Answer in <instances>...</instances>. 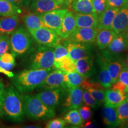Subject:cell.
<instances>
[{"label": "cell", "mask_w": 128, "mask_h": 128, "mask_svg": "<svg viewBox=\"0 0 128 128\" xmlns=\"http://www.w3.org/2000/svg\"><path fill=\"white\" fill-rule=\"evenodd\" d=\"M54 69L24 70L12 77V83L21 93L31 92L44 82L49 72Z\"/></svg>", "instance_id": "6da1fadb"}, {"label": "cell", "mask_w": 128, "mask_h": 128, "mask_svg": "<svg viewBox=\"0 0 128 128\" xmlns=\"http://www.w3.org/2000/svg\"><path fill=\"white\" fill-rule=\"evenodd\" d=\"M2 113V116L15 122H19L24 119V96L12 87L5 89Z\"/></svg>", "instance_id": "7a4b0ae2"}, {"label": "cell", "mask_w": 128, "mask_h": 128, "mask_svg": "<svg viewBox=\"0 0 128 128\" xmlns=\"http://www.w3.org/2000/svg\"><path fill=\"white\" fill-rule=\"evenodd\" d=\"M23 96L25 114L29 119L45 120L55 116V108L45 105L35 96L26 94Z\"/></svg>", "instance_id": "3957f363"}, {"label": "cell", "mask_w": 128, "mask_h": 128, "mask_svg": "<svg viewBox=\"0 0 128 128\" xmlns=\"http://www.w3.org/2000/svg\"><path fill=\"white\" fill-rule=\"evenodd\" d=\"M10 49L15 56H21L29 52L33 46V38L28 29L18 27L10 38Z\"/></svg>", "instance_id": "277c9868"}, {"label": "cell", "mask_w": 128, "mask_h": 128, "mask_svg": "<svg viewBox=\"0 0 128 128\" xmlns=\"http://www.w3.org/2000/svg\"><path fill=\"white\" fill-rule=\"evenodd\" d=\"M28 69H56L54 48L39 44L29 58Z\"/></svg>", "instance_id": "5b68a950"}, {"label": "cell", "mask_w": 128, "mask_h": 128, "mask_svg": "<svg viewBox=\"0 0 128 128\" xmlns=\"http://www.w3.org/2000/svg\"><path fill=\"white\" fill-rule=\"evenodd\" d=\"M28 32L35 42L40 45L54 48L60 42V37L56 32L47 27Z\"/></svg>", "instance_id": "8992f818"}, {"label": "cell", "mask_w": 128, "mask_h": 128, "mask_svg": "<svg viewBox=\"0 0 128 128\" xmlns=\"http://www.w3.org/2000/svg\"><path fill=\"white\" fill-rule=\"evenodd\" d=\"M39 88L43 90L60 89L68 92L66 72L59 69H54L49 72Z\"/></svg>", "instance_id": "52a82bcc"}, {"label": "cell", "mask_w": 128, "mask_h": 128, "mask_svg": "<svg viewBox=\"0 0 128 128\" xmlns=\"http://www.w3.org/2000/svg\"><path fill=\"white\" fill-rule=\"evenodd\" d=\"M128 48L124 32L117 34L108 47L104 49L102 56L106 60L121 58V55Z\"/></svg>", "instance_id": "ba28073f"}, {"label": "cell", "mask_w": 128, "mask_h": 128, "mask_svg": "<svg viewBox=\"0 0 128 128\" xmlns=\"http://www.w3.org/2000/svg\"><path fill=\"white\" fill-rule=\"evenodd\" d=\"M64 45L66 48L69 56L75 61L92 56V44L76 42L66 40Z\"/></svg>", "instance_id": "9c48e42d"}, {"label": "cell", "mask_w": 128, "mask_h": 128, "mask_svg": "<svg viewBox=\"0 0 128 128\" xmlns=\"http://www.w3.org/2000/svg\"><path fill=\"white\" fill-rule=\"evenodd\" d=\"M68 11L67 8L56 9L42 14L40 16L47 28L54 30L58 33L61 27L64 16Z\"/></svg>", "instance_id": "30bf717a"}, {"label": "cell", "mask_w": 128, "mask_h": 128, "mask_svg": "<svg viewBox=\"0 0 128 128\" xmlns=\"http://www.w3.org/2000/svg\"><path fill=\"white\" fill-rule=\"evenodd\" d=\"M98 29L92 28H76L66 40L76 42L93 44L96 42Z\"/></svg>", "instance_id": "8fae6325"}, {"label": "cell", "mask_w": 128, "mask_h": 128, "mask_svg": "<svg viewBox=\"0 0 128 128\" xmlns=\"http://www.w3.org/2000/svg\"><path fill=\"white\" fill-rule=\"evenodd\" d=\"M65 92H67L60 89H46L35 96L48 107L55 108L60 104L63 94Z\"/></svg>", "instance_id": "7c38bea8"}, {"label": "cell", "mask_w": 128, "mask_h": 128, "mask_svg": "<svg viewBox=\"0 0 128 128\" xmlns=\"http://www.w3.org/2000/svg\"><path fill=\"white\" fill-rule=\"evenodd\" d=\"M83 90L81 86L69 89L66 98L62 103V111L66 112L71 109L79 108L83 104Z\"/></svg>", "instance_id": "4fadbf2b"}, {"label": "cell", "mask_w": 128, "mask_h": 128, "mask_svg": "<svg viewBox=\"0 0 128 128\" xmlns=\"http://www.w3.org/2000/svg\"><path fill=\"white\" fill-rule=\"evenodd\" d=\"M65 4L55 0H31L29 8L32 12L40 15L56 9L62 8Z\"/></svg>", "instance_id": "5bb4252c"}, {"label": "cell", "mask_w": 128, "mask_h": 128, "mask_svg": "<svg viewBox=\"0 0 128 128\" xmlns=\"http://www.w3.org/2000/svg\"><path fill=\"white\" fill-rule=\"evenodd\" d=\"M128 28V2L119 8L113 19L111 29L117 34L125 31Z\"/></svg>", "instance_id": "9a60e30c"}, {"label": "cell", "mask_w": 128, "mask_h": 128, "mask_svg": "<svg viewBox=\"0 0 128 128\" xmlns=\"http://www.w3.org/2000/svg\"><path fill=\"white\" fill-rule=\"evenodd\" d=\"M88 78H86L81 87L84 90L88 91L96 100L99 103H104V100L105 88L99 82L89 81Z\"/></svg>", "instance_id": "2e32d148"}, {"label": "cell", "mask_w": 128, "mask_h": 128, "mask_svg": "<svg viewBox=\"0 0 128 128\" xmlns=\"http://www.w3.org/2000/svg\"><path fill=\"white\" fill-rule=\"evenodd\" d=\"M76 28L75 14L72 12L68 11L64 16L61 27L57 34L61 39H66Z\"/></svg>", "instance_id": "e0dca14e"}, {"label": "cell", "mask_w": 128, "mask_h": 128, "mask_svg": "<svg viewBox=\"0 0 128 128\" xmlns=\"http://www.w3.org/2000/svg\"><path fill=\"white\" fill-rule=\"evenodd\" d=\"M76 71L86 78H89L95 74L93 58L92 56L76 60Z\"/></svg>", "instance_id": "ac0fdd59"}, {"label": "cell", "mask_w": 128, "mask_h": 128, "mask_svg": "<svg viewBox=\"0 0 128 128\" xmlns=\"http://www.w3.org/2000/svg\"><path fill=\"white\" fill-rule=\"evenodd\" d=\"M128 93L114 90L112 89L105 90L104 92V105L113 108H118L127 97Z\"/></svg>", "instance_id": "d6986e66"}, {"label": "cell", "mask_w": 128, "mask_h": 128, "mask_svg": "<svg viewBox=\"0 0 128 128\" xmlns=\"http://www.w3.org/2000/svg\"><path fill=\"white\" fill-rule=\"evenodd\" d=\"M103 59L109 72L112 79V84H113V83L116 82L118 81L120 73L125 66L124 60H123L122 58L114 59V60H106L103 58Z\"/></svg>", "instance_id": "ffe728a7"}, {"label": "cell", "mask_w": 128, "mask_h": 128, "mask_svg": "<svg viewBox=\"0 0 128 128\" xmlns=\"http://www.w3.org/2000/svg\"><path fill=\"white\" fill-rule=\"evenodd\" d=\"M18 15L6 16L0 19V35L12 34L18 27Z\"/></svg>", "instance_id": "44dd1931"}, {"label": "cell", "mask_w": 128, "mask_h": 128, "mask_svg": "<svg viewBox=\"0 0 128 128\" xmlns=\"http://www.w3.org/2000/svg\"><path fill=\"white\" fill-rule=\"evenodd\" d=\"M119 8H118L108 7L104 12L98 16V23H97V28L98 30L111 29L112 23L113 19L118 12Z\"/></svg>", "instance_id": "7402d4cb"}, {"label": "cell", "mask_w": 128, "mask_h": 128, "mask_svg": "<svg viewBox=\"0 0 128 128\" xmlns=\"http://www.w3.org/2000/svg\"><path fill=\"white\" fill-rule=\"evenodd\" d=\"M76 28H97L98 23V15L95 12L92 13H77L75 14Z\"/></svg>", "instance_id": "603a6c76"}, {"label": "cell", "mask_w": 128, "mask_h": 128, "mask_svg": "<svg viewBox=\"0 0 128 128\" xmlns=\"http://www.w3.org/2000/svg\"><path fill=\"white\" fill-rule=\"evenodd\" d=\"M117 33L112 29L98 30L96 36V44L100 50H103L110 44L112 40L117 36Z\"/></svg>", "instance_id": "cb8c5ba5"}, {"label": "cell", "mask_w": 128, "mask_h": 128, "mask_svg": "<svg viewBox=\"0 0 128 128\" xmlns=\"http://www.w3.org/2000/svg\"><path fill=\"white\" fill-rule=\"evenodd\" d=\"M22 20L28 31L46 27L40 15L32 12L24 15Z\"/></svg>", "instance_id": "d4e9b609"}, {"label": "cell", "mask_w": 128, "mask_h": 128, "mask_svg": "<svg viewBox=\"0 0 128 128\" xmlns=\"http://www.w3.org/2000/svg\"><path fill=\"white\" fill-rule=\"evenodd\" d=\"M103 123L108 127L116 128L119 126L116 108L104 105L102 111Z\"/></svg>", "instance_id": "484cf974"}, {"label": "cell", "mask_w": 128, "mask_h": 128, "mask_svg": "<svg viewBox=\"0 0 128 128\" xmlns=\"http://www.w3.org/2000/svg\"><path fill=\"white\" fill-rule=\"evenodd\" d=\"M99 72L98 74V81L105 88H110L112 86V79L108 72V68L104 62L103 57L98 58Z\"/></svg>", "instance_id": "4316f807"}, {"label": "cell", "mask_w": 128, "mask_h": 128, "mask_svg": "<svg viewBox=\"0 0 128 128\" xmlns=\"http://www.w3.org/2000/svg\"><path fill=\"white\" fill-rule=\"evenodd\" d=\"M71 7L78 13H92L94 12L92 0H72Z\"/></svg>", "instance_id": "83f0119b"}, {"label": "cell", "mask_w": 128, "mask_h": 128, "mask_svg": "<svg viewBox=\"0 0 128 128\" xmlns=\"http://www.w3.org/2000/svg\"><path fill=\"white\" fill-rule=\"evenodd\" d=\"M22 10L7 0H0V16L18 15Z\"/></svg>", "instance_id": "f1b7e54d"}, {"label": "cell", "mask_w": 128, "mask_h": 128, "mask_svg": "<svg viewBox=\"0 0 128 128\" xmlns=\"http://www.w3.org/2000/svg\"><path fill=\"white\" fill-rule=\"evenodd\" d=\"M64 119L66 124L76 128H82L83 122L78 109H71L64 115Z\"/></svg>", "instance_id": "f546056e"}, {"label": "cell", "mask_w": 128, "mask_h": 128, "mask_svg": "<svg viewBox=\"0 0 128 128\" xmlns=\"http://www.w3.org/2000/svg\"><path fill=\"white\" fill-rule=\"evenodd\" d=\"M119 126H124L128 122V93L124 102L116 108ZM124 127V126H123Z\"/></svg>", "instance_id": "4dcf8cb0"}, {"label": "cell", "mask_w": 128, "mask_h": 128, "mask_svg": "<svg viewBox=\"0 0 128 128\" xmlns=\"http://www.w3.org/2000/svg\"><path fill=\"white\" fill-rule=\"evenodd\" d=\"M55 68L62 70L65 72H71L76 71V61L72 60L68 56L64 58L60 62L54 64Z\"/></svg>", "instance_id": "1f68e13d"}, {"label": "cell", "mask_w": 128, "mask_h": 128, "mask_svg": "<svg viewBox=\"0 0 128 128\" xmlns=\"http://www.w3.org/2000/svg\"><path fill=\"white\" fill-rule=\"evenodd\" d=\"M86 78L77 72H66V80L68 89L81 86Z\"/></svg>", "instance_id": "d6a6232c"}, {"label": "cell", "mask_w": 128, "mask_h": 128, "mask_svg": "<svg viewBox=\"0 0 128 128\" xmlns=\"http://www.w3.org/2000/svg\"><path fill=\"white\" fill-rule=\"evenodd\" d=\"M15 65V56L12 53L6 52L0 56V66L4 70L11 71Z\"/></svg>", "instance_id": "836d02e7"}, {"label": "cell", "mask_w": 128, "mask_h": 128, "mask_svg": "<svg viewBox=\"0 0 128 128\" xmlns=\"http://www.w3.org/2000/svg\"><path fill=\"white\" fill-rule=\"evenodd\" d=\"M84 90V89H83ZM82 100L83 103L85 104L90 107L94 109H98L100 108L102 104L99 103L90 94L88 91L84 90L82 94Z\"/></svg>", "instance_id": "e575fe53"}, {"label": "cell", "mask_w": 128, "mask_h": 128, "mask_svg": "<svg viewBox=\"0 0 128 128\" xmlns=\"http://www.w3.org/2000/svg\"><path fill=\"white\" fill-rule=\"evenodd\" d=\"M54 64L60 62L64 58L68 56V50L65 46L61 44H57L54 48Z\"/></svg>", "instance_id": "d590c367"}, {"label": "cell", "mask_w": 128, "mask_h": 128, "mask_svg": "<svg viewBox=\"0 0 128 128\" xmlns=\"http://www.w3.org/2000/svg\"><path fill=\"white\" fill-rule=\"evenodd\" d=\"M10 35H0V56L7 52L10 48Z\"/></svg>", "instance_id": "8d00e7d4"}, {"label": "cell", "mask_w": 128, "mask_h": 128, "mask_svg": "<svg viewBox=\"0 0 128 128\" xmlns=\"http://www.w3.org/2000/svg\"><path fill=\"white\" fill-rule=\"evenodd\" d=\"M94 12L99 16L108 7L107 0H92Z\"/></svg>", "instance_id": "74e56055"}, {"label": "cell", "mask_w": 128, "mask_h": 128, "mask_svg": "<svg viewBox=\"0 0 128 128\" xmlns=\"http://www.w3.org/2000/svg\"><path fill=\"white\" fill-rule=\"evenodd\" d=\"M80 115L82 119L83 122L89 120L92 118V108L88 106L87 105L81 106L79 108H78Z\"/></svg>", "instance_id": "f35d334b"}, {"label": "cell", "mask_w": 128, "mask_h": 128, "mask_svg": "<svg viewBox=\"0 0 128 128\" xmlns=\"http://www.w3.org/2000/svg\"><path fill=\"white\" fill-rule=\"evenodd\" d=\"M66 123L62 118H55L51 119L46 124V128H65Z\"/></svg>", "instance_id": "ab89813d"}, {"label": "cell", "mask_w": 128, "mask_h": 128, "mask_svg": "<svg viewBox=\"0 0 128 128\" xmlns=\"http://www.w3.org/2000/svg\"><path fill=\"white\" fill-rule=\"evenodd\" d=\"M118 81L124 85L126 88V92L128 93V70L125 66L120 73Z\"/></svg>", "instance_id": "60d3db41"}, {"label": "cell", "mask_w": 128, "mask_h": 128, "mask_svg": "<svg viewBox=\"0 0 128 128\" xmlns=\"http://www.w3.org/2000/svg\"><path fill=\"white\" fill-rule=\"evenodd\" d=\"M108 7L118 8H119L126 3L128 2V0H107Z\"/></svg>", "instance_id": "b9f144b4"}, {"label": "cell", "mask_w": 128, "mask_h": 128, "mask_svg": "<svg viewBox=\"0 0 128 128\" xmlns=\"http://www.w3.org/2000/svg\"><path fill=\"white\" fill-rule=\"evenodd\" d=\"M21 9L25 8L30 6L31 0H7Z\"/></svg>", "instance_id": "7bdbcfd3"}, {"label": "cell", "mask_w": 128, "mask_h": 128, "mask_svg": "<svg viewBox=\"0 0 128 128\" xmlns=\"http://www.w3.org/2000/svg\"><path fill=\"white\" fill-rule=\"evenodd\" d=\"M5 87L3 83L0 81V116H2V103L4 99Z\"/></svg>", "instance_id": "ee69618b"}, {"label": "cell", "mask_w": 128, "mask_h": 128, "mask_svg": "<svg viewBox=\"0 0 128 128\" xmlns=\"http://www.w3.org/2000/svg\"><path fill=\"white\" fill-rule=\"evenodd\" d=\"M111 89L114 90H118L122 92H126L125 87H124V86L122 84V83L120 82L119 81H117L116 82L113 83V84H112Z\"/></svg>", "instance_id": "f6af8a7d"}, {"label": "cell", "mask_w": 128, "mask_h": 128, "mask_svg": "<svg viewBox=\"0 0 128 128\" xmlns=\"http://www.w3.org/2000/svg\"><path fill=\"white\" fill-rule=\"evenodd\" d=\"M85 124H83L82 128H96L97 127V125L96 124H94L93 122H92L90 120L85 122Z\"/></svg>", "instance_id": "bcb514c9"}, {"label": "cell", "mask_w": 128, "mask_h": 128, "mask_svg": "<svg viewBox=\"0 0 128 128\" xmlns=\"http://www.w3.org/2000/svg\"><path fill=\"white\" fill-rule=\"evenodd\" d=\"M0 73H2L3 74L6 75V76H7L10 78H12V76H14L13 72H12V71H6V70H5L3 68H1V66H0Z\"/></svg>", "instance_id": "7dc6e473"}, {"label": "cell", "mask_w": 128, "mask_h": 128, "mask_svg": "<svg viewBox=\"0 0 128 128\" xmlns=\"http://www.w3.org/2000/svg\"><path fill=\"white\" fill-rule=\"evenodd\" d=\"M124 37H125L126 42H127V44L128 46V28L125 30V31L124 32Z\"/></svg>", "instance_id": "c3c4849f"}, {"label": "cell", "mask_w": 128, "mask_h": 128, "mask_svg": "<svg viewBox=\"0 0 128 128\" xmlns=\"http://www.w3.org/2000/svg\"><path fill=\"white\" fill-rule=\"evenodd\" d=\"M124 66H125V68H127L128 70V55L126 56L125 60H124Z\"/></svg>", "instance_id": "681fc988"}, {"label": "cell", "mask_w": 128, "mask_h": 128, "mask_svg": "<svg viewBox=\"0 0 128 128\" xmlns=\"http://www.w3.org/2000/svg\"><path fill=\"white\" fill-rule=\"evenodd\" d=\"M64 2L65 3V4L66 5V6H71V4L72 1V0H64Z\"/></svg>", "instance_id": "f907efd6"}, {"label": "cell", "mask_w": 128, "mask_h": 128, "mask_svg": "<svg viewBox=\"0 0 128 128\" xmlns=\"http://www.w3.org/2000/svg\"><path fill=\"white\" fill-rule=\"evenodd\" d=\"M40 126L39 125H28L27 126H24V128H40Z\"/></svg>", "instance_id": "816d5d0a"}, {"label": "cell", "mask_w": 128, "mask_h": 128, "mask_svg": "<svg viewBox=\"0 0 128 128\" xmlns=\"http://www.w3.org/2000/svg\"><path fill=\"white\" fill-rule=\"evenodd\" d=\"M55 1H58V2H59L61 3V4H65V6H66V5L65 4V3L64 2V0H55Z\"/></svg>", "instance_id": "f5cc1de1"}, {"label": "cell", "mask_w": 128, "mask_h": 128, "mask_svg": "<svg viewBox=\"0 0 128 128\" xmlns=\"http://www.w3.org/2000/svg\"><path fill=\"white\" fill-rule=\"evenodd\" d=\"M124 128H128V122H127L125 124H124Z\"/></svg>", "instance_id": "db71d44e"}, {"label": "cell", "mask_w": 128, "mask_h": 128, "mask_svg": "<svg viewBox=\"0 0 128 128\" xmlns=\"http://www.w3.org/2000/svg\"></svg>", "instance_id": "11a10c76"}]
</instances>
